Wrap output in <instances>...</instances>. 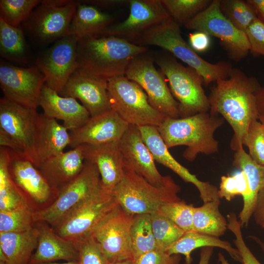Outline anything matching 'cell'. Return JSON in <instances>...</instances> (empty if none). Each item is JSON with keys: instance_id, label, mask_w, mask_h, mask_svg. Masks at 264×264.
I'll use <instances>...</instances> for the list:
<instances>
[{"instance_id": "1", "label": "cell", "mask_w": 264, "mask_h": 264, "mask_svg": "<svg viewBox=\"0 0 264 264\" xmlns=\"http://www.w3.org/2000/svg\"><path fill=\"white\" fill-rule=\"evenodd\" d=\"M261 88L256 78L233 68L228 77L218 80L211 88L209 112L221 115L231 126L234 134L230 148L235 152L243 147L250 124L259 120L258 97Z\"/></svg>"}, {"instance_id": "2", "label": "cell", "mask_w": 264, "mask_h": 264, "mask_svg": "<svg viewBox=\"0 0 264 264\" xmlns=\"http://www.w3.org/2000/svg\"><path fill=\"white\" fill-rule=\"evenodd\" d=\"M148 50L147 46L113 36L79 39L77 47L78 68L108 81L125 75L130 62Z\"/></svg>"}, {"instance_id": "3", "label": "cell", "mask_w": 264, "mask_h": 264, "mask_svg": "<svg viewBox=\"0 0 264 264\" xmlns=\"http://www.w3.org/2000/svg\"><path fill=\"white\" fill-rule=\"evenodd\" d=\"M224 122L222 117L209 111L179 118L166 117L157 129L168 149L186 146L183 156L193 161L199 154L210 155L219 152L214 133Z\"/></svg>"}, {"instance_id": "4", "label": "cell", "mask_w": 264, "mask_h": 264, "mask_svg": "<svg viewBox=\"0 0 264 264\" xmlns=\"http://www.w3.org/2000/svg\"><path fill=\"white\" fill-rule=\"evenodd\" d=\"M180 25L171 17L146 31L134 44L154 45L162 48L195 69L202 77L205 86L229 77L230 63H210L200 57L183 38Z\"/></svg>"}, {"instance_id": "5", "label": "cell", "mask_w": 264, "mask_h": 264, "mask_svg": "<svg viewBox=\"0 0 264 264\" xmlns=\"http://www.w3.org/2000/svg\"><path fill=\"white\" fill-rule=\"evenodd\" d=\"M180 187L172 178L156 186L125 164L123 177L112 191L119 205L130 214H153L163 204L181 200Z\"/></svg>"}, {"instance_id": "6", "label": "cell", "mask_w": 264, "mask_h": 264, "mask_svg": "<svg viewBox=\"0 0 264 264\" xmlns=\"http://www.w3.org/2000/svg\"><path fill=\"white\" fill-rule=\"evenodd\" d=\"M154 63L167 78L170 89L179 103L180 118L209 112L210 104L202 85L203 79L194 69L179 63L170 53L153 54Z\"/></svg>"}, {"instance_id": "7", "label": "cell", "mask_w": 264, "mask_h": 264, "mask_svg": "<svg viewBox=\"0 0 264 264\" xmlns=\"http://www.w3.org/2000/svg\"><path fill=\"white\" fill-rule=\"evenodd\" d=\"M119 205L112 191L101 182L95 192L52 227L61 237L80 243L92 236L103 220Z\"/></svg>"}, {"instance_id": "8", "label": "cell", "mask_w": 264, "mask_h": 264, "mask_svg": "<svg viewBox=\"0 0 264 264\" xmlns=\"http://www.w3.org/2000/svg\"><path fill=\"white\" fill-rule=\"evenodd\" d=\"M108 91L111 109L129 125L158 127L166 118L150 104L141 87L125 75L109 80Z\"/></svg>"}, {"instance_id": "9", "label": "cell", "mask_w": 264, "mask_h": 264, "mask_svg": "<svg viewBox=\"0 0 264 264\" xmlns=\"http://www.w3.org/2000/svg\"><path fill=\"white\" fill-rule=\"evenodd\" d=\"M153 54L148 51L130 63L125 76L136 83L146 93L152 106L166 117L180 118L179 103L172 95L163 73L154 65Z\"/></svg>"}, {"instance_id": "10", "label": "cell", "mask_w": 264, "mask_h": 264, "mask_svg": "<svg viewBox=\"0 0 264 264\" xmlns=\"http://www.w3.org/2000/svg\"><path fill=\"white\" fill-rule=\"evenodd\" d=\"M101 176L95 164L85 160L80 173L64 187L48 207L34 213L35 221H44L53 227L98 189Z\"/></svg>"}, {"instance_id": "11", "label": "cell", "mask_w": 264, "mask_h": 264, "mask_svg": "<svg viewBox=\"0 0 264 264\" xmlns=\"http://www.w3.org/2000/svg\"><path fill=\"white\" fill-rule=\"evenodd\" d=\"M189 30L201 31L218 38L229 57L239 61L250 52V46L245 33L237 28L223 14L220 0H213L204 10L184 25Z\"/></svg>"}, {"instance_id": "12", "label": "cell", "mask_w": 264, "mask_h": 264, "mask_svg": "<svg viewBox=\"0 0 264 264\" xmlns=\"http://www.w3.org/2000/svg\"><path fill=\"white\" fill-rule=\"evenodd\" d=\"M77 1L71 0H41L23 24L41 43H49L67 36Z\"/></svg>"}, {"instance_id": "13", "label": "cell", "mask_w": 264, "mask_h": 264, "mask_svg": "<svg viewBox=\"0 0 264 264\" xmlns=\"http://www.w3.org/2000/svg\"><path fill=\"white\" fill-rule=\"evenodd\" d=\"M8 169L27 205L34 212L45 209L57 197L59 192L50 185L39 170L30 160L10 149Z\"/></svg>"}, {"instance_id": "14", "label": "cell", "mask_w": 264, "mask_h": 264, "mask_svg": "<svg viewBox=\"0 0 264 264\" xmlns=\"http://www.w3.org/2000/svg\"><path fill=\"white\" fill-rule=\"evenodd\" d=\"M37 110L24 107L5 97L0 99V129L22 151L37 168L40 162L35 149Z\"/></svg>"}, {"instance_id": "15", "label": "cell", "mask_w": 264, "mask_h": 264, "mask_svg": "<svg viewBox=\"0 0 264 264\" xmlns=\"http://www.w3.org/2000/svg\"><path fill=\"white\" fill-rule=\"evenodd\" d=\"M45 78L37 66L22 67L4 62L0 64V87L4 97L37 110Z\"/></svg>"}, {"instance_id": "16", "label": "cell", "mask_w": 264, "mask_h": 264, "mask_svg": "<svg viewBox=\"0 0 264 264\" xmlns=\"http://www.w3.org/2000/svg\"><path fill=\"white\" fill-rule=\"evenodd\" d=\"M133 216L118 205L93 234L110 264L133 260L130 236Z\"/></svg>"}, {"instance_id": "17", "label": "cell", "mask_w": 264, "mask_h": 264, "mask_svg": "<svg viewBox=\"0 0 264 264\" xmlns=\"http://www.w3.org/2000/svg\"><path fill=\"white\" fill-rule=\"evenodd\" d=\"M78 41L74 36H65L56 41L37 61V67L45 78V84L59 94L78 67Z\"/></svg>"}, {"instance_id": "18", "label": "cell", "mask_w": 264, "mask_h": 264, "mask_svg": "<svg viewBox=\"0 0 264 264\" xmlns=\"http://www.w3.org/2000/svg\"><path fill=\"white\" fill-rule=\"evenodd\" d=\"M130 13L99 36H113L134 43L146 31L170 17L161 0H129Z\"/></svg>"}, {"instance_id": "19", "label": "cell", "mask_w": 264, "mask_h": 264, "mask_svg": "<svg viewBox=\"0 0 264 264\" xmlns=\"http://www.w3.org/2000/svg\"><path fill=\"white\" fill-rule=\"evenodd\" d=\"M80 100L90 117L111 109L108 91V81L77 68L59 94Z\"/></svg>"}, {"instance_id": "20", "label": "cell", "mask_w": 264, "mask_h": 264, "mask_svg": "<svg viewBox=\"0 0 264 264\" xmlns=\"http://www.w3.org/2000/svg\"><path fill=\"white\" fill-rule=\"evenodd\" d=\"M125 164L151 184L160 186L172 177L162 176L157 170L154 158L145 143L138 127L129 125L119 141Z\"/></svg>"}, {"instance_id": "21", "label": "cell", "mask_w": 264, "mask_h": 264, "mask_svg": "<svg viewBox=\"0 0 264 264\" xmlns=\"http://www.w3.org/2000/svg\"><path fill=\"white\" fill-rule=\"evenodd\" d=\"M138 128L154 161L171 169L185 182L194 184L198 189L203 202L220 199L216 186L200 180L172 156L162 139L157 127L144 126Z\"/></svg>"}, {"instance_id": "22", "label": "cell", "mask_w": 264, "mask_h": 264, "mask_svg": "<svg viewBox=\"0 0 264 264\" xmlns=\"http://www.w3.org/2000/svg\"><path fill=\"white\" fill-rule=\"evenodd\" d=\"M129 126L111 109L90 117L83 126L70 131L69 146L74 148L83 144L96 145L119 141Z\"/></svg>"}, {"instance_id": "23", "label": "cell", "mask_w": 264, "mask_h": 264, "mask_svg": "<svg viewBox=\"0 0 264 264\" xmlns=\"http://www.w3.org/2000/svg\"><path fill=\"white\" fill-rule=\"evenodd\" d=\"M35 226L38 230L37 244L29 264L59 260L78 262L80 243L62 238L45 222L36 221Z\"/></svg>"}, {"instance_id": "24", "label": "cell", "mask_w": 264, "mask_h": 264, "mask_svg": "<svg viewBox=\"0 0 264 264\" xmlns=\"http://www.w3.org/2000/svg\"><path fill=\"white\" fill-rule=\"evenodd\" d=\"M119 141L96 145H81L85 160L96 164L102 185L111 191L120 182L124 174L125 163Z\"/></svg>"}, {"instance_id": "25", "label": "cell", "mask_w": 264, "mask_h": 264, "mask_svg": "<svg viewBox=\"0 0 264 264\" xmlns=\"http://www.w3.org/2000/svg\"><path fill=\"white\" fill-rule=\"evenodd\" d=\"M39 106L46 116L62 120L68 130L78 129L90 117L88 110L77 99L60 95L45 84L40 94Z\"/></svg>"}, {"instance_id": "26", "label": "cell", "mask_w": 264, "mask_h": 264, "mask_svg": "<svg viewBox=\"0 0 264 264\" xmlns=\"http://www.w3.org/2000/svg\"><path fill=\"white\" fill-rule=\"evenodd\" d=\"M84 163L80 145L41 161L37 168L50 185L59 192L80 173Z\"/></svg>"}, {"instance_id": "27", "label": "cell", "mask_w": 264, "mask_h": 264, "mask_svg": "<svg viewBox=\"0 0 264 264\" xmlns=\"http://www.w3.org/2000/svg\"><path fill=\"white\" fill-rule=\"evenodd\" d=\"M70 143V133L63 125L43 113H38L36 119L35 149L40 163L64 152Z\"/></svg>"}, {"instance_id": "28", "label": "cell", "mask_w": 264, "mask_h": 264, "mask_svg": "<svg viewBox=\"0 0 264 264\" xmlns=\"http://www.w3.org/2000/svg\"><path fill=\"white\" fill-rule=\"evenodd\" d=\"M232 163L245 173L248 179L249 194L243 200V207L239 215L242 227L247 226L252 216L258 194L264 188V166L253 160L243 147L235 152Z\"/></svg>"}, {"instance_id": "29", "label": "cell", "mask_w": 264, "mask_h": 264, "mask_svg": "<svg viewBox=\"0 0 264 264\" xmlns=\"http://www.w3.org/2000/svg\"><path fill=\"white\" fill-rule=\"evenodd\" d=\"M114 21L113 17L101 11L97 7L77 1L75 12L67 35L79 39L99 36Z\"/></svg>"}, {"instance_id": "30", "label": "cell", "mask_w": 264, "mask_h": 264, "mask_svg": "<svg viewBox=\"0 0 264 264\" xmlns=\"http://www.w3.org/2000/svg\"><path fill=\"white\" fill-rule=\"evenodd\" d=\"M38 230L20 233H0V251L6 258V264H29L37 244Z\"/></svg>"}, {"instance_id": "31", "label": "cell", "mask_w": 264, "mask_h": 264, "mask_svg": "<svg viewBox=\"0 0 264 264\" xmlns=\"http://www.w3.org/2000/svg\"><path fill=\"white\" fill-rule=\"evenodd\" d=\"M207 246L223 249L234 260L242 262L239 251L233 247L228 242L194 230L185 231L177 241L167 249L166 252L170 255L182 254L185 257V264H191L192 252L198 248Z\"/></svg>"}, {"instance_id": "32", "label": "cell", "mask_w": 264, "mask_h": 264, "mask_svg": "<svg viewBox=\"0 0 264 264\" xmlns=\"http://www.w3.org/2000/svg\"><path fill=\"white\" fill-rule=\"evenodd\" d=\"M220 199L206 202L193 209L194 231L219 238L228 229V222L220 211Z\"/></svg>"}, {"instance_id": "33", "label": "cell", "mask_w": 264, "mask_h": 264, "mask_svg": "<svg viewBox=\"0 0 264 264\" xmlns=\"http://www.w3.org/2000/svg\"><path fill=\"white\" fill-rule=\"evenodd\" d=\"M27 45L20 26H14L0 18V54L1 57L17 62H25Z\"/></svg>"}, {"instance_id": "34", "label": "cell", "mask_w": 264, "mask_h": 264, "mask_svg": "<svg viewBox=\"0 0 264 264\" xmlns=\"http://www.w3.org/2000/svg\"><path fill=\"white\" fill-rule=\"evenodd\" d=\"M8 160L9 149L0 147V211L28 206L9 175L8 169Z\"/></svg>"}, {"instance_id": "35", "label": "cell", "mask_w": 264, "mask_h": 264, "mask_svg": "<svg viewBox=\"0 0 264 264\" xmlns=\"http://www.w3.org/2000/svg\"><path fill=\"white\" fill-rule=\"evenodd\" d=\"M130 236L133 261L148 252L156 250L150 214L133 215Z\"/></svg>"}, {"instance_id": "36", "label": "cell", "mask_w": 264, "mask_h": 264, "mask_svg": "<svg viewBox=\"0 0 264 264\" xmlns=\"http://www.w3.org/2000/svg\"><path fill=\"white\" fill-rule=\"evenodd\" d=\"M220 8L225 17L237 28L244 33L258 18L255 9L247 0H220Z\"/></svg>"}, {"instance_id": "37", "label": "cell", "mask_w": 264, "mask_h": 264, "mask_svg": "<svg viewBox=\"0 0 264 264\" xmlns=\"http://www.w3.org/2000/svg\"><path fill=\"white\" fill-rule=\"evenodd\" d=\"M34 212L28 206L0 211V233H20L32 229Z\"/></svg>"}, {"instance_id": "38", "label": "cell", "mask_w": 264, "mask_h": 264, "mask_svg": "<svg viewBox=\"0 0 264 264\" xmlns=\"http://www.w3.org/2000/svg\"><path fill=\"white\" fill-rule=\"evenodd\" d=\"M151 219L156 250L166 252L185 232L170 220L156 213L151 214Z\"/></svg>"}, {"instance_id": "39", "label": "cell", "mask_w": 264, "mask_h": 264, "mask_svg": "<svg viewBox=\"0 0 264 264\" xmlns=\"http://www.w3.org/2000/svg\"><path fill=\"white\" fill-rule=\"evenodd\" d=\"M170 16L178 24L184 25L206 8L210 0H161Z\"/></svg>"}, {"instance_id": "40", "label": "cell", "mask_w": 264, "mask_h": 264, "mask_svg": "<svg viewBox=\"0 0 264 264\" xmlns=\"http://www.w3.org/2000/svg\"><path fill=\"white\" fill-rule=\"evenodd\" d=\"M41 0H0V18L14 26L25 22Z\"/></svg>"}, {"instance_id": "41", "label": "cell", "mask_w": 264, "mask_h": 264, "mask_svg": "<svg viewBox=\"0 0 264 264\" xmlns=\"http://www.w3.org/2000/svg\"><path fill=\"white\" fill-rule=\"evenodd\" d=\"M193 204L183 200L163 204L155 213L174 222L184 231L194 230Z\"/></svg>"}, {"instance_id": "42", "label": "cell", "mask_w": 264, "mask_h": 264, "mask_svg": "<svg viewBox=\"0 0 264 264\" xmlns=\"http://www.w3.org/2000/svg\"><path fill=\"white\" fill-rule=\"evenodd\" d=\"M249 194V187L247 176L241 170L232 176H223L221 177L218 195L220 198H225L230 201L236 196L240 195L243 200Z\"/></svg>"}, {"instance_id": "43", "label": "cell", "mask_w": 264, "mask_h": 264, "mask_svg": "<svg viewBox=\"0 0 264 264\" xmlns=\"http://www.w3.org/2000/svg\"><path fill=\"white\" fill-rule=\"evenodd\" d=\"M249 154L257 163L264 166V133L261 122L253 121L249 125L243 140Z\"/></svg>"}, {"instance_id": "44", "label": "cell", "mask_w": 264, "mask_h": 264, "mask_svg": "<svg viewBox=\"0 0 264 264\" xmlns=\"http://www.w3.org/2000/svg\"><path fill=\"white\" fill-rule=\"evenodd\" d=\"M228 229L234 234L235 239L233 241L236 248L239 251L242 264H261L247 246L243 240L241 231L242 226L234 213L227 216Z\"/></svg>"}, {"instance_id": "45", "label": "cell", "mask_w": 264, "mask_h": 264, "mask_svg": "<svg viewBox=\"0 0 264 264\" xmlns=\"http://www.w3.org/2000/svg\"><path fill=\"white\" fill-rule=\"evenodd\" d=\"M79 264H110L92 236L79 244Z\"/></svg>"}, {"instance_id": "46", "label": "cell", "mask_w": 264, "mask_h": 264, "mask_svg": "<svg viewBox=\"0 0 264 264\" xmlns=\"http://www.w3.org/2000/svg\"><path fill=\"white\" fill-rule=\"evenodd\" d=\"M245 34L252 54L254 56H264V23L259 18L256 19L247 28Z\"/></svg>"}, {"instance_id": "47", "label": "cell", "mask_w": 264, "mask_h": 264, "mask_svg": "<svg viewBox=\"0 0 264 264\" xmlns=\"http://www.w3.org/2000/svg\"><path fill=\"white\" fill-rule=\"evenodd\" d=\"M179 254L170 255L166 252L154 250L148 252L134 261V264H179Z\"/></svg>"}, {"instance_id": "48", "label": "cell", "mask_w": 264, "mask_h": 264, "mask_svg": "<svg viewBox=\"0 0 264 264\" xmlns=\"http://www.w3.org/2000/svg\"><path fill=\"white\" fill-rule=\"evenodd\" d=\"M190 45L196 52L206 51L210 45V36L201 31H196L189 35Z\"/></svg>"}, {"instance_id": "49", "label": "cell", "mask_w": 264, "mask_h": 264, "mask_svg": "<svg viewBox=\"0 0 264 264\" xmlns=\"http://www.w3.org/2000/svg\"><path fill=\"white\" fill-rule=\"evenodd\" d=\"M252 216L256 223L264 228V188L258 194Z\"/></svg>"}, {"instance_id": "50", "label": "cell", "mask_w": 264, "mask_h": 264, "mask_svg": "<svg viewBox=\"0 0 264 264\" xmlns=\"http://www.w3.org/2000/svg\"><path fill=\"white\" fill-rule=\"evenodd\" d=\"M82 2V1H81ZM84 3L96 7H113L121 6L129 3V0H84Z\"/></svg>"}, {"instance_id": "51", "label": "cell", "mask_w": 264, "mask_h": 264, "mask_svg": "<svg viewBox=\"0 0 264 264\" xmlns=\"http://www.w3.org/2000/svg\"><path fill=\"white\" fill-rule=\"evenodd\" d=\"M255 9L258 18L264 23V0H247Z\"/></svg>"}, {"instance_id": "52", "label": "cell", "mask_w": 264, "mask_h": 264, "mask_svg": "<svg viewBox=\"0 0 264 264\" xmlns=\"http://www.w3.org/2000/svg\"><path fill=\"white\" fill-rule=\"evenodd\" d=\"M213 251V247H202L198 264H209Z\"/></svg>"}, {"instance_id": "53", "label": "cell", "mask_w": 264, "mask_h": 264, "mask_svg": "<svg viewBox=\"0 0 264 264\" xmlns=\"http://www.w3.org/2000/svg\"><path fill=\"white\" fill-rule=\"evenodd\" d=\"M258 109L259 116H264V87H262L258 97Z\"/></svg>"}, {"instance_id": "54", "label": "cell", "mask_w": 264, "mask_h": 264, "mask_svg": "<svg viewBox=\"0 0 264 264\" xmlns=\"http://www.w3.org/2000/svg\"><path fill=\"white\" fill-rule=\"evenodd\" d=\"M218 258H219V261L220 263V264H230L225 259L224 256L221 253H219L218 254Z\"/></svg>"}, {"instance_id": "55", "label": "cell", "mask_w": 264, "mask_h": 264, "mask_svg": "<svg viewBox=\"0 0 264 264\" xmlns=\"http://www.w3.org/2000/svg\"><path fill=\"white\" fill-rule=\"evenodd\" d=\"M40 264H79L78 262H65L64 263H57L56 262L44 263Z\"/></svg>"}, {"instance_id": "56", "label": "cell", "mask_w": 264, "mask_h": 264, "mask_svg": "<svg viewBox=\"0 0 264 264\" xmlns=\"http://www.w3.org/2000/svg\"><path fill=\"white\" fill-rule=\"evenodd\" d=\"M110 264H134L133 260H126L122 261L114 262Z\"/></svg>"}, {"instance_id": "57", "label": "cell", "mask_w": 264, "mask_h": 264, "mask_svg": "<svg viewBox=\"0 0 264 264\" xmlns=\"http://www.w3.org/2000/svg\"><path fill=\"white\" fill-rule=\"evenodd\" d=\"M259 120L261 122L263 125L264 133V116H260L259 117Z\"/></svg>"}, {"instance_id": "58", "label": "cell", "mask_w": 264, "mask_h": 264, "mask_svg": "<svg viewBox=\"0 0 264 264\" xmlns=\"http://www.w3.org/2000/svg\"><path fill=\"white\" fill-rule=\"evenodd\" d=\"M259 243L260 244L261 248H262V249L263 251V253H264V243H263V242H259Z\"/></svg>"}, {"instance_id": "59", "label": "cell", "mask_w": 264, "mask_h": 264, "mask_svg": "<svg viewBox=\"0 0 264 264\" xmlns=\"http://www.w3.org/2000/svg\"><path fill=\"white\" fill-rule=\"evenodd\" d=\"M0 264H6L5 262L0 261Z\"/></svg>"}]
</instances>
